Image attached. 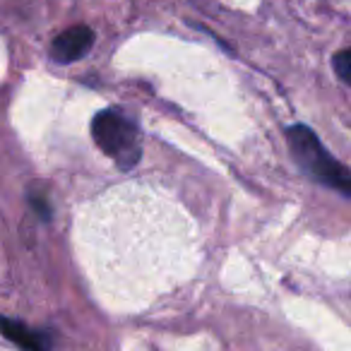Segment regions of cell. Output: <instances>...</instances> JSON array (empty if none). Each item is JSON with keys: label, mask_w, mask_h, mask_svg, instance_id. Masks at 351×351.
Wrapping results in <instances>:
<instances>
[{"label": "cell", "mask_w": 351, "mask_h": 351, "mask_svg": "<svg viewBox=\"0 0 351 351\" xmlns=\"http://www.w3.org/2000/svg\"><path fill=\"white\" fill-rule=\"evenodd\" d=\"M289 147H291L298 164L311 173V178L320 181L322 186L332 188V191H339L344 197L351 195L349 171L327 154V149L320 145V140L306 125L289 128Z\"/></svg>", "instance_id": "cell-1"}, {"label": "cell", "mask_w": 351, "mask_h": 351, "mask_svg": "<svg viewBox=\"0 0 351 351\" xmlns=\"http://www.w3.org/2000/svg\"><path fill=\"white\" fill-rule=\"evenodd\" d=\"M92 135L101 152L121 164V169H132L140 161V130L128 116L118 111H101L92 121Z\"/></svg>", "instance_id": "cell-2"}, {"label": "cell", "mask_w": 351, "mask_h": 351, "mask_svg": "<svg viewBox=\"0 0 351 351\" xmlns=\"http://www.w3.org/2000/svg\"><path fill=\"white\" fill-rule=\"evenodd\" d=\"M92 44H94V32L89 27L77 25L73 29L56 36L53 46H51V56L58 63H75V60H80L82 56L89 53Z\"/></svg>", "instance_id": "cell-3"}, {"label": "cell", "mask_w": 351, "mask_h": 351, "mask_svg": "<svg viewBox=\"0 0 351 351\" xmlns=\"http://www.w3.org/2000/svg\"><path fill=\"white\" fill-rule=\"evenodd\" d=\"M0 332L20 344L25 351H51V337L46 332H36L27 327L25 322L10 320V317H0Z\"/></svg>", "instance_id": "cell-4"}, {"label": "cell", "mask_w": 351, "mask_h": 351, "mask_svg": "<svg viewBox=\"0 0 351 351\" xmlns=\"http://www.w3.org/2000/svg\"><path fill=\"white\" fill-rule=\"evenodd\" d=\"M335 70H337V75H339L341 82H351V56H349V51H341V53H337Z\"/></svg>", "instance_id": "cell-5"}]
</instances>
